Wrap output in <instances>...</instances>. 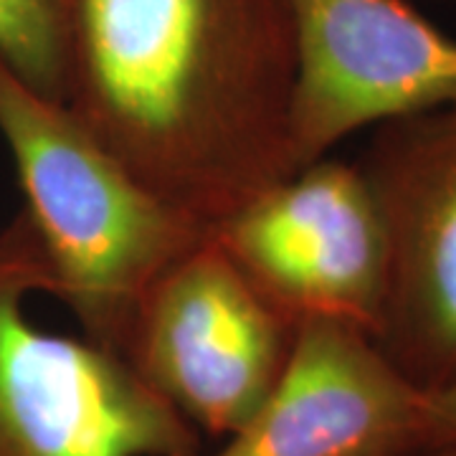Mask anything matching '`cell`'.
Segmentation results:
<instances>
[{"label": "cell", "mask_w": 456, "mask_h": 456, "mask_svg": "<svg viewBox=\"0 0 456 456\" xmlns=\"http://www.w3.org/2000/svg\"><path fill=\"white\" fill-rule=\"evenodd\" d=\"M294 64L287 0H71L61 102L213 233L294 173Z\"/></svg>", "instance_id": "6da1fadb"}, {"label": "cell", "mask_w": 456, "mask_h": 456, "mask_svg": "<svg viewBox=\"0 0 456 456\" xmlns=\"http://www.w3.org/2000/svg\"><path fill=\"white\" fill-rule=\"evenodd\" d=\"M0 137L49 266V297L79 335L122 355L145 292L211 239L99 142L64 102L0 61Z\"/></svg>", "instance_id": "7a4b0ae2"}, {"label": "cell", "mask_w": 456, "mask_h": 456, "mask_svg": "<svg viewBox=\"0 0 456 456\" xmlns=\"http://www.w3.org/2000/svg\"><path fill=\"white\" fill-rule=\"evenodd\" d=\"M49 266L31 218L0 226V456H203V434L82 335L41 327Z\"/></svg>", "instance_id": "3957f363"}, {"label": "cell", "mask_w": 456, "mask_h": 456, "mask_svg": "<svg viewBox=\"0 0 456 456\" xmlns=\"http://www.w3.org/2000/svg\"><path fill=\"white\" fill-rule=\"evenodd\" d=\"M294 335L211 233L147 289L122 358L203 436L228 439L277 386Z\"/></svg>", "instance_id": "277c9868"}, {"label": "cell", "mask_w": 456, "mask_h": 456, "mask_svg": "<svg viewBox=\"0 0 456 456\" xmlns=\"http://www.w3.org/2000/svg\"><path fill=\"white\" fill-rule=\"evenodd\" d=\"M355 165L386 239L375 342L424 391L456 386V107L373 127Z\"/></svg>", "instance_id": "5b68a950"}, {"label": "cell", "mask_w": 456, "mask_h": 456, "mask_svg": "<svg viewBox=\"0 0 456 456\" xmlns=\"http://www.w3.org/2000/svg\"><path fill=\"white\" fill-rule=\"evenodd\" d=\"M294 23L292 170L347 137L456 107V38L408 0H287Z\"/></svg>", "instance_id": "8992f818"}, {"label": "cell", "mask_w": 456, "mask_h": 456, "mask_svg": "<svg viewBox=\"0 0 456 456\" xmlns=\"http://www.w3.org/2000/svg\"><path fill=\"white\" fill-rule=\"evenodd\" d=\"M213 241L289 322L338 320L375 338L386 239L355 163L322 158L213 228Z\"/></svg>", "instance_id": "52a82bcc"}, {"label": "cell", "mask_w": 456, "mask_h": 456, "mask_svg": "<svg viewBox=\"0 0 456 456\" xmlns=\"http://www.w3.org/2000/svg\"><path fill=\"white\" fill-rule=\"evenodd\" d=\"M434 452L428 391L370 332L297 325L292 355L259 411L213 456H421Z\"/></svg>", "instance_id": "ba28073f"}, {"label": "cell", "mask_w": 456, "mask_h": 456, "mask_svg": "<svg viewBox=\"0 0 456 456\" xmlns=\"http://www.w3.org/2000/svg\"><path fill=\"white\" fill-rule=\"evenodd\" d=\"M71 0H0V61L51 99H64Z\"/></svg>", "instance_id": "9c48e42d"}, {"label": "cell", "mask_w": 456, "mask_h": 456, "mask_svg": "<svg viewBox=\"0 0 456 456\" xmlns=\"http://www.w3.org/2000/svg\"><path fill=\"white\" fill-rule=\"evenodd\" d=\"M428 426L434 449L456 444V386L428 391Z\"/></svg>", "instance_id": "30bf717a"}, {"label": "cell", "mask_w": 456, "mask_h": 456, "mask_svg": "<svg viewBox=\"0 0 456 456\" xmlns=\"http://www.w3.org/2000/svg\"><path fill=\"white\" fill-rule=\"evenodd\" d=\"M421 456H456V444L452 446H441V449H434V452H426Z\"/></svg>", "instance_id": "8fae6325"}, {"label": "cell", "mask_w": 456, "mask_h": 456, "mask_svg": "<svg viewBox=\"0 0 456 456\" xmlns=\"http://www.w3.org/2000/svg\"><path fill=\"white\" fill-rule=\"evenodd\" d=\"M441 3H452V5H456V0H441Z\"/></svg>", "instance_id": "7c38bea8"}]
</instances>
